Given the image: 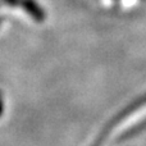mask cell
<instances>
[{"label":"cell","instance_id":"cell-1","mask_svg":"<svg viewBox=\"0 0 146 146\" xmlns=\"http://www.w3.org/2000/svg\"><path fill=\"white\" fill-rule=\"evenodd\" d=\"M3 111H4V103H3V98L0 95V117L3 115Z\"/></svg>","mask_w":146,"mask_h":146}]
</instances>
